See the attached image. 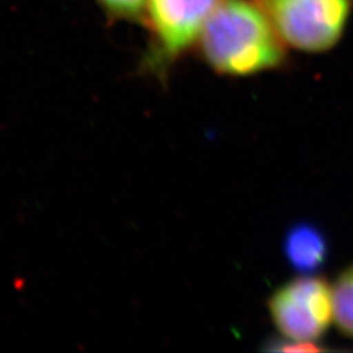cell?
<instances>
[{
    "instance_id": "obj_1",
    "label": "cell",
    "mask_w": 353,
    "mask_h": 353,
    "mask_svg": "<svg viewBox=\"0 0 353 353\" xmlns=\"http://www.w3.org/2000/svg\"><path fill=\"white\" fill-rule=\"evenodd\" d=\"M201 45L205 61L224 75H252L284 61L283 39L262 8L248 0H220Z\"/></svg>"
},
{
    "instance_id": "obj_2",
    "label": "cell",
    "mask_w": 353,
    "mask_h": 353,
    "mask_svg": "<svg viewBox=\"0 0 353 353\" xmlns=\"http://www.w3.org/2000/svg\"><path fill=\"white\" fill-rule=\"evenodd\" d=\"M283 42L307 52L331 49L341 37L351 0H256Z\"/></svg>"
},
{
    "instance_id": "obj_3",
    "label": "cell",
    "mask_w": 353,
    "mask_h": 353,
    "mask_svg": "<svg viewBox=\"0 0 353 353\" xmlns=\"http://www.w3.org/2000/svg\"><path fill=\"white\" fill-rule=\"evenodd\" d=\"M268 310L284 338L316 343L334 321L332 285L314 275L293 279L274 292Z\"/></svg>"
},
{
    "instance_id": "obj_4",
    "label": "cell",
    "mask_w": 353,
    "mask_h": 353,
    "mask_svg": "<svg viewBox=\"0 0 353 353\" xmlns=\"http://www.w3.org/2000/svg\"><path fill=\"white\" fill-rule=\"evenodd\" d=\"M220 0H147L143 19L151 32L152 50L147 65L152 71L176 61L201 38L205 23Z\"/></svg>"
},
{
    "instance_id": "obj_5",
    "label": "cell",
    "mask_w": 353,
    "mask_h": 353,
    "mask_svg": "<svg viewBox=\"0 0 353 353\" xmlns=\"http://www.w3.org/2000/svg\"><path fill=\"white\" fill-rule=\"evenodd\" d=\"M285 259L303 275H314L328 259V241L321 228L309 221L290 227L284 239Z\"/></svg>"
},
{
    "instance_id": "obj_6",
    "label": "cell",
    "mask_w": 353,
    "mask_h": 353,
    "mask_svg": "<svg viewBox=\"0 0 353 353\" xmlns=\"http://www.w3.org/2000/svg\"><path fill=\"white\" fill-rule=\"evenodd\" d=\"M334 322L353 339V265L344 270L332 285Z\"/></svg>"
},
{
    "instance_id": "obj_7",
    "label": "cell",
    "mask_w": 353,
    "mask_h": 353,
    "mask_svg": "<svg viewBox=\"0 0 353 353\" xmlns=\"http://www.w3.org/2000/svg\"><path fill=\"white\" fill-rule=\"evenodd\" d=\"M147 0H97L108 16L118 20L143 19Z\"/></svg>"
}]
</instances>
